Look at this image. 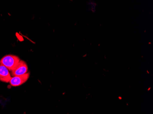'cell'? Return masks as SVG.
I'll return each mask as SVG.
<instances>
[{"label":"cell","instance_id":"6da1fadb","mask_svg":"<svg viewBox=\"0 0 153 114\" xmlns=\"http://www.w3.org/2000/svg\"><path fill=\"white\" fill-rule=\"evenodd\" d=\"M19 58L13 55H7L3 57L0 60V63L6 67L9 71L15 69L19 63Z\"/></svg>","mask_w":153,"mask_h":114},{"label":"cell","instance_id":"7a4b0ae2","mask_svg":"<svg viewBox=\"0 0 153 114\" xmlns=\"http://www.w3.org/2000/svg\"><path fill=\"white\" fill-rule=\"evenodd\" d=\"M30 73H27L24 75L13 76L11 78L9 83L12 86L16 87L20 86L27 81L30 77Z\"/></svg>","mask_w":153,"mask_h":114},{"label":"cell","instance_id":"3957f363","mask_svg":"<svg viewBox=\"0 0 153 114\" xmlns=\"http://www.w3.org/2000/svg\"><path fill=\"white\" fill-rule=\"evenodd\" d=\"M28 67L25 62L20 60L18 65L15 69L12 71V75L13 76H19L27 73Z\"/></svg>","mask_w":153,"mask_h":114},{"label":"cell","instance_id":"277c9868","mask_svg":"<svg viewBox=\"0 0 153 114\" xmlns=\"http://www.w3.org/2000/svg\"><path fill=\"white\" fill-rule=\"evenodd\" d=\"M11 74L6 67L0 63V81L1 82L8 83L11 80Z\"/></svg>","mask_w":153,"mask_h":114}]
</instances>
